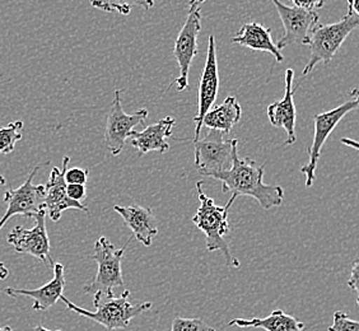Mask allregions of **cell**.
Returning a JSON list of instances; mask_svg holds the SVG:
<instances>
[{"label":"cell","instance_id":"obj_1","mask_svg":"<svg viewBox=\"0 0 359 331\" xmlns=\"http://www.w3.org/2000/svg\"><path fill=\"white\" fill-rule=\"evenodd\" d=\"M265 165L256 163L254 159L241 158L238 149L233 156V165L222 173L210 175L212 179L221 181L222 191L232 193L236 196H251L260 207L269 210L283 204V187L266 185L264 182Z\"/></svg>","mask_w":359,"mask_h":331},{"label":"cell","instance_id":"obj_2","mask_svg":"<svg viewBox=\"0 0 359 331\" xmlns=\"http://www.w3.org/2000/svg\"><path fill=\"white\" fill-rule=\"evenodd\" d=\"M203 185H204L203 181L196 182L201 207L193 217V223L205 235L207 250L209 252L221 251L228 266L240 268L241 264L235 256H232L229 246L224 240V236L227 235L231 229L229 222H228V213L238 196L232 195L231 201H228L224 207H218L215 201L203 191Z\"/></svg>","mask_w":359,"mask_h":331},{"label":"cell","instance_id":"obj_3","mask_svg":"<svg viewBox=\"0 0 359 331\" xmlns=\"http://www.w3.org/2000/svg\"><path fill=\"white\" fill-rule=\"evenodd\" d=\"M130 290H125L121 296H114V293H101L98 292L93 297V306L96 311L84 310L69 301L65 296H62V302L70 311L76 312L83 318H90L97 324L102 325L106 330L128 327L133 318L144 313L152 309L151 302L133 304L129 301Z\"/></svg>","mask_w":359,"mask_h":331},{"label":"cell","instance_id":"obj_4","mask_svg":"<svg viewBox=\"0 0 359 331\" xmlns=\"http://www.w3.org/2000/svg\"><path fill=\"white\" fill-rule=\"evenodd\" d=\"M357 28H359L358 15L349 13L337 23L323 25L318 22L315 25L309 35L307 46L310 48V59L304 67L302 76H309L318 62H325L327 65L332 62L348 36Z\"/></svg>","mask_w":359,"mask_h":331},{"label":"cell","instance_id":"obj_5","mask_svg":"<svg viewBox=\"0 0 359 331\" xmlns=\"http://www.w3.org/2000/svg\"><path fill=\"white\" fill-rule=\"evenodd\" d=\"M357 109H359V90L354 88L351 90L344 104L327 112L318 114L313 116L315 134H313L312 145L307 149L309 162L301 168V173L306 176V187H311L316 180V168H318V159L321 156V149L327 138L330 137L332 130L338 126L343 118H346V115Z\"/></svg>","mask_w":359,"mask_h":331},{"label":"cell","instance_id":"obj_6","mask_svg":"<svg viewBox=\"0 0 359 331\" xmlns=\"http://www.w3.org/2000/svg\"><path fill=\"white\" fill-rule=\"evenodd\" d=\"M195 166L203 176L227 171L233 165V156L238 149L237 139H227L223 131L209 129L207 135L194 142Z\"/></svg>","mask_w":359,"mask_h":331},{"label":"cell","instance_id":"obj_7","mask_svg":"<svg viewBox=\"0 0 359 331\" xmlns=\"http://www.w3.org/2000/svg\"><path fill=\"white\" fill-rule=\"evenodd\" d=\"M125 248L126 246L116 248L106 237H100L97 240L95 243V255L92 256V259L97 262L98 270L92 282L84 285V293H114V288L124 287L121 262L124 257Z\"/></svg>","mask_w":359,"mask_h":331},{"label":"cell","instance_id":"obj_8","mask_svg":"<svg viewBox=\"0 0 359 331\" xmlns=\"http://www.w3.org/2000/svg\"><path fill=\"white\" fill-rule=\"evenodd\" d=\"M207 0H190L187 21L175 41L173 56L179 65L180 76L175 81L177 90H187L189 70L198 55V35L201 29V7Z\"/></svg>","mask_w":359,"mask_h":331},{"label":"cell","instance_id":"obj_9","mask_svg":"<svg viewBox=\"0 0 359 331\" xmlns=\"http://www.w3.org/2000/svg\"><path fill=\"white\" fill-rule=\"evenodd\" d=\"M121 90H115L114 101L110 106L107 115V124L104 130V144L107 147L111 156L118 157L124 149L125 143L130 137L134 128L143 124L148 118V110L140 109L132 115L125 114L121 104Z\"/></svg>","mask_w":359,"mask_h":331},{"label":"cell","instance_id":"obj_10","mask_svg":"<svg viewBox=\"0 0 359 331\" xmlns=\"http://www.w3.org/2000/svg\"><path fill=\"white\" fill-rule=\"evenodd\" d=\"M39 170L40 166L35 167L18 189H11L6 191L4 203L7 204V210L0 219V231L14 215L34 219L37 214L45 209V187L34 185V179Z\"/></svg>","mask_w":359,"mask_h":331},{"label":"cell","instance_id":"obj_11","mask_svg":"<svg viewBox=\"0 0 359 331\" xmlns=\"http://www.w3.org/2000/svg\"><path fill=\"white\" fill-rule=\"evenodd\" d=\"M35 227L31 229L17 226L7 236V241L15 252L28 254L54 269L55 262L50 255V240L46 229V210L36 215Z\"/></svg>","mask_w":359,"mask_h":331},{"label":"cell","instance_id":"obj_12","mask_svg":"<svg viewBox=\"0 0 359 331\" xmlns=\"http://www.w3.org/2000/svg\"><path fill=\"white\" fill-rule=\"evenodd\" d=\"M276 6L284 27V36L276 42L279 50L290 46L292 43H302L307 46L309 35L315 25L320 22L318 14L315 11H307L304 8L288 7L280 0H271Z\"/></svg>","mask_w":359,"mask_h":331},{"label":"cell","instance_id":"obj_13","mask_svg":"<svg viewBox=\"0 0 359 331\" xmlns=\"http://www.w3.org/2000/svg\"><path fill=\"white\" fill-rule=\"evenodd\" d=\"M219 90V73H218V60L215 48V36H209L208 43L207 60L201 73L199 82V95H198V114L194 118L195 121V137L193 142L201 139L203 120L209 111L215 106V100Z\"/></svg>","mask_w":359,"mask_h":331},{"label":"cell","instance_id":"obj_14","mask_svg":"<svg viewBox=\"0 0 359 331\" xmlns=\"http://www.w3.org/2000/svg\"><path fill=\"white\" fill-rule=\"evenodd\" d=\"M70 158L65 156L62 158V168L54 167L50 173L48 184L45 185V210L53 222L62 218V214L69 209H76L82 212H88L87 207L79 201H72L67 193L65 173L68 170Z\"/></svg>","mask_w":359,"mask_h":331},{"label":"cell","instance_id":"obj_15","mask_svg":"<svg viewBox=\"0 0 359 331\" xmlns=\"http://www.w3.org/2000/svg\"><path fill=\"white\" fill-rule=\"evenodd\" d=\"M294 70H285V93L280 101L269 104L268 107V118L270 124L276 128H282L287 133L288 138L285 145L296 143V106H294V88H293Z\"/></svg>","mask_w":359,"mask_h":331},{"label":"cell","instance_id":"obj_16","mask_svg":"<svg viewBox=\"0 0 359 331\" xmlns=\"http://www.w3.org/2000/svg\"><path fill=\"white\" fill-rule=\"evenodd\" d=\"M54 278L48 284L42 285L37 290H17L8 287L4 293L8 296L18 298L28 297L34 299L32 309L35 311H46L62 298V290L65 288V276H64V265L55 262L54 265Z\"/></svg>","mask_w":359,"mask_h":331},{"label":"cell","instance_id":"obj_17","mask_svg":"<svg viewBox=\"0 0 359 331\" xmlns=\"http://www.w3.org/2000/svg\"><path fill=\"white\" fill-rule=\"evenodd\" d=\"M114 210L121 215L125 224L132 229L133 235L147 248L152 245L154 236L158 234V226L152 209L133 204L129 207L115 205Z\"/></svg>","mask_w":359,"mask_h":331},{"label":"cell","instance_id":"obj_18","mask_svg":"<svg viewBox=\"0 0 359 331\" xmlns=\"http://www.w3.org/2000/svg\"><path fill=\"white\" fill-rule=\"evenodd\" d=\"M175 123V119L167 116L156 124L147 126L143 131H132L129 138L133 147L138 149L140 156L148 152L166 153L170 151L167 138L172 135Z\"/></svg>","mask_w":359,"mask_h":331},{"label":"cell","instance_id":"obj_19","mask_svg":"<svg viewBox=\"0 0 359 331\" xmlns=\"http://www.w3.org/2000/svg\"><path fill=\"white\" fill-rule=\"evenodd\" d=\"M231 41L237 45H241L245 48L256 50V51H266L276 58V62H282L284 60L282 50L276 48V43L271 39V29L264 27L256 22L245 23L241 29L237 31Z\"/></svg>","mask_w":359,"mask_h":331},{"label":"cell","instance_id":"obj_20","mask_svg":"<svg viewBox=\"0 0 359 331\" xmlns=\"http://www.w3.org/2000/svg\"><path fill=\"white\" fill-rule=\"evenodd\" d=\"M228 325L238 327H255L265 331H306V325L302 321L282 310L273 311L269 316L264 318H233Z\"/></svg>","mask_w":359,"mask_h":331},{"label":"cell","instance_id":"obj_21","mask_svg":"<svg viewBox=\"0 0 359 331\" xmlns=\"http://www.w3.org/2000/svg\"><path fill=\"white\" fill-rule=\"evenodd\" d=\"M242 107L235 96H229L223 101V104L215 106L208 112L203 120V125L209 129L223 131L227 134L233 129L235 125L241 120Z\"/></svg>","mask_w":359,"mask_h":331},{"label":"cell","instance_id":"obj_22","mask_svg":"<svg viewBox=\"0 0 359 331\" xmlns=\"http://www.w3.org/2000/svg\"><path fill=\"white\" fill-rule=\"evenodd\" d=\"M90 6L106 13L129 15L133 8H143L149 11L154 7V0H90Z\"/></svg>","mask_w":359,"mask_h":331},{"label":"cell","instance_id":"obj_23","mask_svg":"<svg viewBox=\"0 0 359 331\" xmlns=\"http://www.w3.org/2000/svg\"><path fill=\"white\" fill-rule=\"evenodd\" d=\"M23 121H13L4 128H0V153L9 154L13 152L15 143L22 139Z\"/></svg>","mask_w":359,"mask_h":331},{"label":"cell","instance_id":"obj_24","mask_svg":"<svg viewBox=\"0 0 359 331\" xmlns=\"http://www.w3.org/2000/svg\"><path fill=\"white\" fill-rule=\"evenodd\" d=\"M171 331H215L203 318H173Z\"/></svg>","mask_w":359,"mask_h":331},{"label":"cell","instance_id":"obj_25","mask_svg":"<svg viewBox=\"0 0 359 331\" xmlns=\"http://www.w3.org/2000/svg\"><path fill=\"white\" fill-rule=\"evenodd\" d=\"M327 331H359V321L352 320L344 311H335Z\"/></svg>","mask_w":359,"mask_h":331},{"label":"cell","instance_id":"obj_26","mask_svg":"<svg viewBox=\"0 0 359 331\" xmlns=\"http://www.w3.org/2000/svg\"><path fill=\"white\" fill-rule=\"evenodd\" d=\"M88 170H83L79 167H73L67 170L65 173V181L67 184H76V185H86L88 180Z\"/></svg>","mask_w":359,"mask_h":331},{"label":"cell","instance_id":"obj_27","mask_svg":"<svg viewBox=\"0 0 359 331\" xmlns=\"http://www.w3.org/2000/svg\"><path fill=\"white\" fill-rule=\"evenodd\" d=\"M348 287L357 295V304L359 306V257L353 262Z\"/></svg>","mask_w":359,"mask_h":331},{"label":"cell","instance_id":"obj_28","mask_svg":"<svg viewBox=\"0 0 359 331\" xmlns=\"http://www.w3.org/2000/svg\"><path fill=\"white\" fill-rule=\"evenodd\" d=\"M67 193H68V196L72 201L82 203V201H84V198H86V195H87V190H86V185L70 184L67 187Z\"/></svg>","mask_w":359,"mask_h":331},{"label":"cell","instance_id":"obj_29","mask_svg":"<svg viewBox=\"0 0 359 331\" xmlns=\"http://www.w3.org/2000/svg\"><path fill=\"white\" fill-rule=\"evenodd\" d=\"M290 1L294 4V7L304 8L307 11H315V9L324 7L326 0H290Z\"/></svg>","mask_w":359,"mask_h":331},{"label":"cell","instance_id":"obj_30","mask_svg":"<svg viewBox=\"0 0 359 331\" xmlns=\"http://www.w3.org/2000/svg\"><path fill=\"white\" fill-rule=\"evenodd\" d=\"M340 142H341V144L348 145V147H351L353 149L359 151V142H355V140L349 138H341L340 139Z\"/></svg>","mask_w":359,"mask_h":331},{"label":"cell","instance_id":"obj_31","mask_svg":"<svg viewBox=\"0 0 359 331\" xmlns=\"http://www.w3.org/2000/svg\"><path fill=\"white\" fill-rule=\"evenodd\" d=\"M348 13L357 14L359 17V0H353L352 4L348 6Z\"/></svg>","mask_w":359,"mask_h":331},{"label":"cell","instance_id":"obj_32","mask_svg":"<svg viewBox=\"0 0 359 331\" xmlns=\"http://www.w3.org/2000/svg\"><path fill=\"white\" fill-rule=\"evenodd\" d=\"M8 276H9V270L3 262H0V281H6Z\"/></svg>","mask_w":359,"mask_h":331},{"label":"cell","instance_id":"obj_33","mask_svg":"<svg viewBox=\"0 0 359 331\" xmlns=\"http://www.w3.org/2000/svg\"><path fill=\"white\" fill-rule=\"evenodd\" d=\"M32 331H62V330H48V329H46V327H43V326H41V325H37V326H35L34 329H32Z\"/></svg>","mask_w":359,"mask_h":331},{"label":"cell","instance_id":"obj_34","mask_svg":"<svg viewBox=\"0 0 359 331\" xmlns=\"http://www.w3.org/2000/svg\"><path fill=\"white\" fill-rule=\"evenodd\" d=\"M4 184H6V179H4V176L0 175V187H3Z\"/></svg>","mask_w":359,"mask_h":331},{"label":"cell","instance_id":"obj_35","mask_svg":"<svg viewBox=\"0 0 359 331\" xmlns=\"http://www.w3.org/2000/svg\"><path fill=\"white\" fill-rule=\"evenodd\" d=\"M0 331H13L11 326H4V327H0Z\"/></svg>","mask_w":359,"mask_h":331},{"label":"cell","instance_id":"obj_36","mask_svg":"<svg viewBox=\"0 0 359 331\" xmlns=\"http://www.w3.org/2000/svg\"><path fill=\"white\" fill-rule=\"evenodd\" d=\"M346 1H348V6H351V4H352L353 0H346Z\"/></svg>","mask_w":359,"mask_h":331}]
</instances>
